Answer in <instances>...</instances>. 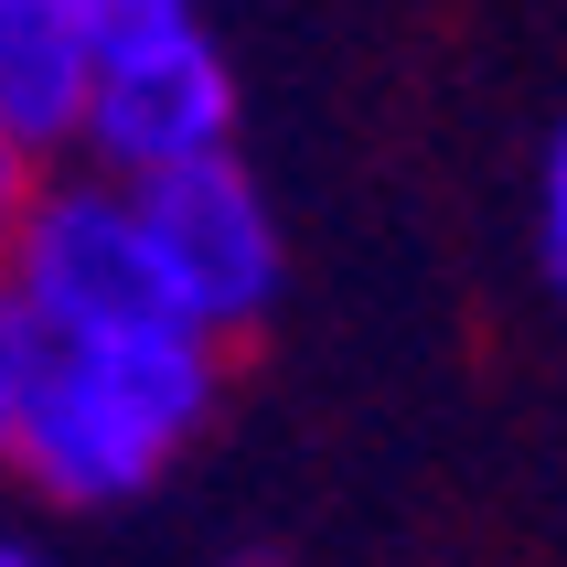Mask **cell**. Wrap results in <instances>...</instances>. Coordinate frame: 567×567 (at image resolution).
Returning <instances> with one entry per match:
<instances>
[{
    "mask_svg": "<svg viewBox=\"0 0 567 567\" xmlns=\"http://www.w3.org/2000/svg\"><path fill=\"white\" fill-rule=\"evenodd\" d=\"M236 353L204 343L193 321H140V332H96V343H43L22 408L11 482L54 514H118L193 461L215 429Z\"/></svg>",
    "mask_w": 567,
    "mask_h": 567,
    "instance_id": "cell-1",
    "label": "cell"
},
{
    "mask_svg": "<svg viewBox=\"0 0 567 567\" xmlns=\"http://www.w3.org/2000/svg\"><path fill=\"white\" fill-rule=\"evenodd\" d=\"M140 204V236L161 257V289H172V321H193L204 343H247L257 321L279 311L289 289V236L279 204L247 161H193V172H161V183H128Z\"/></svg>",
    "mask_w": 567,
    "mask_h": 567,
    "instance_id": "cell-2",
    "label": "cell"
},
{
    "mask_svg": "<svg viewBox=\"0 0 567 567\" xmlns=\"http://www.w3.org/2000/svg\"><path fill=\"white\" fill-rule=\"evenodd\" d=\"M225 151H236V64L204 32V11L96 43V96H86L75 172L128 193V183H161V172H193V161H225Z\"/></svg>",
    "mask_w": 567,
    "mask_h": 567,
    "instance_id": "cell-3",
    "label": "cell"
},
{
    "mask_svg": "<svg viewBox=\"0 0 567 567\" xmlns=\"http://www.w3.org/2000/svg\"><path fill=\"white\" fill-rule=\"evenodd\" d=\"M0 289L32 311L43 343H96V332L172 321V289H161L151 236H140V204L118 183H96V172H75V161L43 183L22 247L0 257Z\"/></svg>",
    "mask_w": 567,
    "mask_h": 567,
    "instance_id": "cell-4",
    "label": "cell"
},
{
    "mask_svg": "<svg viewBox=\"0 0 567 567\" xmlns=\"http://www.w3.org/2000/svg\"><path fill=\"white\" fill-rule=\"evenodd\" d=\"M86 96H96V32L75 0H0V128L32 161L86 151Z\"/></svg>",
    "mask_w": 567,
    "mask_h": 567,
    "instance_id": "cell-5",
    "label": "cell"
},
{
    "mask_svg": "<svg viewBox=\"0 0 567 567\" xmlns=\"http://www.w3.org/2000/svg\"><path fill=\"white\" fill-rule=\"evenodd\" d=\"M525 236H536L546 289H567V118L536 140V183H525Z\"/></svg>",
    "mask_w": 567,
    "mask_h": 567,
    "instance_id": "cell-6",
    "label": "cell"
},
{
    "mask_svg": "<svg viewBox=\"0 0 567 567\" xmlns=\"http://www.w3.org/2000/svg\"><path fill=\"white\" fill-rule=\"evenodd\" d=\"M32 375H43V332H32V311L11 300V289H0V472H11V450H22Z\"/></svg>",
    "mask_w": 567,
    "mask_h": 567,
    "instance_id": "cell-7",
    "label": "cell"
},
{
    "mask_svg": "<svg viewBox=\"0 0 567 567\" xmlns=\"http://www.w3.org/2000/svg\"><path fill=\"white\" fill-rule=\"evenodd\" d=\"M43 183H54V161H32L11 128H0V257L22 247V225H32V204H43Z\"/></svg>",
    "mask_w": 567,
    "mask_h": 567,
    "instance_id": "cell-8",
    "label": "cell"
},
{
    "mask_svg": "<svg viewBox=\"0 0 567 567\" xmlns=\"http://www.w3.org/2000/svg\"><path fill=\"white\" fill-rule=\"evenodd\" d=\"M0 567H54V546L32 536V525H0Z\"/></svg>",
    "mask_w": 567,
    "mask_h": 567,
    "instance_id": "cell-9",
    "label": "cell"
},
{
    "mask_svg": "<svg viewBox=\"0 0 567 567\" xmlns=\"http://www.w3.org/2000/svg\"><path fill=\"white\" fill-rule=\"evenodd\" d=\"M215 567H289L279 546H236V557H215Z\"/></svg>",
    "mask_w": 567,
    "mask_h": 567,
    "instance_id": "cell-10",
    "label": "cell"
}]
</instances>
